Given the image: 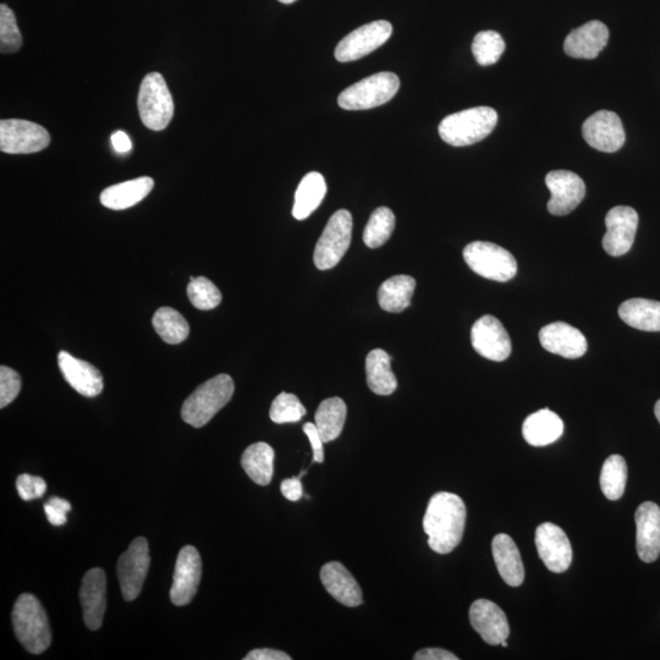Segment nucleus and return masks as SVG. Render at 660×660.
<instances>
[{"instance_id":"nucleus-1","label":"nucleus","mask_w":660,"mask_h":660,"mask_svg":"<svg viewBox=\"0 0 660 660\" xmlns=\"http://www.w3.org/2000/svg\"><path fill=\"white\" fill-rule=\"evenodd\" d=\"M466 516V505L459 495L449 492L434 494L423 517L429 548L443 555L453 552L464 536Z\"/></svg>"},{"instance_id":"nucleus-2","label":"nucleus","mask_w":660,"mask_h":660,"mask_svg":"<svg viewBox=\"0 0 660 660\" xmlns=\"http://www.w3.org/2000/svg\"><path fill=\"white\" fill-rule=\"evenodd\" d=\"M13 627L16 637L27 651L41 654L52 642V631L42 604L30 593L21 594L14 604Z\"/></svg>"},{"instance_id":"nucleus-3","label":"nucleus","mask_w":660,"mask_h":660,"mask_svg":"<svg viewBox=\"0 0 660 660\" xmlns=\"http://www.w3.org/2000/svg\"><path fill=\"white\" fill-rule=\"evenodd\" d=\"M498 124L493 108L476 107L448 115L439 124V135L450 146L465 147L486 139Z\"/></svg>"},{"instance_id":"nucleus-4","label":"nucleus","mask_w":660,"mask_h":660,"mask_svg":"<svg viewBox=\"0 0 660 660\" xmlns=\"http://www.w3.org/2000/svg\"><path fill=\"white\" fill-rule=\"evenodd\" d=\"M234 389L233 379L228 374L208 379L185 400L181 417L192 427L206 426L233 398Z\"/></svg>"},{"instance_id":"nucleus-5","label":"nucleus","mask_w":660,"mask_h":660,"mask_svg":"<svg viewBox=\"0 0 660 660\" xmlns=\"http://www.w3.org/2000/svg\"><path fill=\"white\" fill-rule=\"evenodd\" d=\"M399 88V77L384 71L346 88L340 93L338 103L345 110L372 109L392 101Z\"/></svg>"},{"instance_id":"nucleus-6","label":"nucleus","mask_w":660,"mask_h":660,"mask_svg":"<svg viewBox=\"0 0 660 660\" xmlns=\"http://www.w3.org/2000/svg\"><path fill=\"white\" fill-rule=\"evenodd\" d=\"M464 260L473 272L494 282H509L517 273L515 257L493 242H471L465 247Z\"/></svg>"},{"instance_id":"nucleus-7","label":"nucleus","mask_w":660,"mask_h":660,"mask_svg":"<svg viewBox=\"0 0 660 660\" xmlns=\"http://www.w3.org/2000/svg\"><path fill=\"white\" fill-rule=\"evenodd\" d=\"M139 112L143 125L162 131L174 117V102L167 82L159 73L147 74L139 93Z\"/></svg>"},{"instance_id":"nucleus-8","label":"nucleus","mask_w":660,"mask_h":660,"mask_svg":"<svg viewBox=\"0 0 660 660\" xmlns=\"http://www.w3.org/2000/svg\"><path fill=\"white\" fill-rule=\"evenodd\" d=\"M351 235V213L346 209H340L328 220L313 253V262L319 271H328L337 266L349 250Z\"/></svg>"},{"instance_id":"nucleus-9","label":"nucleus","mask_w":660,"mask_h":660,"mask_svg":"<svg viewBox=\"0 0 660 660\" xmlns=\"http://www.w3.org/2000/svg\"><path fill=\"white\" fill-rule=\"evenodd\" d=\"M150 565L147 539L136 538L118 561V579L125 601H135L140 596Z\"/></svg>"},{"instance_id":"nucleus-10","label":"nucleus","mask_w":660,"mask_h":660,"mask_svg":"<svg viewBox=\"0 0 660 660\" xmlns=\"http://www.w3.org/2000/svg\"><path fill=\"white\" fill-rule=\"evenodd\" d=\"M393 26L385 20L370 22L349 33L335 48V59L340 63H350L382 47L392 36Z\"/></svg>"},{"instance_id":"nucleus-11","label":"nucleus","mask_w":660,"mask_h":660,"mask_svg":"<svg viewBox=\"0 0 660 660\" xmlns=\"http://www.w3.org/2000/svg\"><path fill=\"white\" fill-rule=\"evenodd\" d=\"M49 143L51 136L41 125L20 119L0 121V150L4 153H37L47 148Z\"/></svg>"},{"instance_id":"nucleus-12","label":"nucleus","mask_w":660,"mask_h":660,"mask_svg":"<svg viewBox=\"0 0 660 660\" xmlns=\"http://www.w3.org/2000/svg\"><path fill=\"white\" fill-rule=\"evenodd\" d=\"M550 191L548 211L553 216H566L579 207L586 196V185L579 175L569 170H553L546 176Z\"/></svg>"},{"instance_id":"nucleus-13","label":"nucleus","mask_w":660,"mask_h":660,"mask_svg":"<svg viewBox=\"0 0 660 660\" xmlns=\"http://www.w3.org/2000/svg\"><path fill=\"white\" fill-rule=\"evenodd\" d=\"M582 136L594 150L605 153L619 151L626 140L619 115L609 110H599L591 115L583 123Z\"/></svg>"},{"instance_id":"nucleus-14","label":"nucleus","mask_w":660,"mask_h":660,"mask_svg":"<svg viewBox=\"0 0 660 660\" xmlns=\"http://www.w3.org/2000/svg\"><path fill=\"white\" fill-rule=\"evenodd\" d=\"M473 349L484 359L503 362L511 354V340L502 322L493 316H483L471 329Z\"/></svg>"},{"instance_id":"nucleus-15","label":"nucleus","mask_w":660,"mask_h":660,"mask_svg":"<svg viewBox=\"0 0 660 660\" xmlns=\"http://www.w3.org/2000/svg\"><path fill=\"white\" fill-rule=\"evenodd\" d=\"M202 576V560L198 550L186 546L180 550L176 559L174 579L170 588V601L176 607H184L192 602L200 586Z\"/></svg>"},{"instance_id":"nucleus-16","label":"nucleus","mask_w":660,"mask_h":660,"mask_svg":"<svg viewBox=\"0 0 660 660\" xmlns=\"http://www.w3.org/2000/svg\"><path fill=\"white\" fill-rule=\"evenodd\" d=\"M605 227H607V233L603 238V249L610 256H624L634 245L638 214L631 207H614L605 217Z\"/></svg>"},{"instance_id":"nucleus-17","label":"nucleus","mask_w":660,"mask_h":660,"mask_svg":"<svg viewBox=\"0 0 660 660\" xmlns=\"http://www.w3.org/2000/svg\"><path fill=\"white\" fill-rule=\"evenodd\" d=\"M536 547L546 568L561 574L570 568L572 548L566 533L557 525L542 524L536 530Z\"/></svg>"},{"instance_id":"nucleus-18","label":"nucleus","mask_w":660,"mask_h":660,"mask_svg":"<svg viewBox=\"0 0 660 660\" xmlns=\"http://www.w3.org/2000/svg\"><path fill=\"white\" fill-rule=\"evenodd\" d=\"M470 621L473 629L491 646H498L508 640L510 627L508 618L497 604L488 599H477L470 608Z\"/></svg>"},{"instance_id":"nucleus-19","label":"nucleus","mask_w":660,"mask_h":660,"mask_svg":"<svg viewBox=\"0 0 660 660\" xmlns=\"http://www.w3.org/2000/svg\"><path fill=\"white\" fill-rule=\"evenodd\" d=\"M84 620L88 629L96 631L103 624L107 607V577L99 568L86 572L80 590Z\"/></svg>"},{"instance_id":"nucleus-20","label":"nucleus","mask_w":660,"mask_h":660,"mask_svg":"<svg viewBox=\"0 0 660 660\" xmlns=\"http://www.w3.org/2000/svg\"><path fill=\"white\" fill-rule=\"evenodd\" d=\"M636 548L638 557L645 563H654L660 555V508L646 502L638 506L635 514Z\"/></svg>"},{"instance_id":"nucleus-21","label":"nucleus","mask_w":660,"mask_h":660,"mask_svg":"<svg viewBox=\"0 0 660 660\" xmlns=\"http://www.w3.org/2000/svg\"><path fill=\"white\" fill-rule=\"evenodd\" d=\"M539 341L544 349L565 359H579L587 352V340L579 329L565 322H555L543 327Z\"/></svg>"},{"instance_id":"nucleus-22","label":"nucleus","mask_w":660,"mask_h":660,"mask_svg":"<svg viewBox=\"0 0 660 660\" xmlns=\"http://www.w3.org/2000/svg\"><path fill=\"white\" fill-rule=\"evenodd\" d=\"M58 365L65 381L77 393L86 396V398H95V396L102 393L104 387L103 376L90 362L76 359L69 352L60 351Z\"/></svg>"},{"instance_id":"nucleus-23","label":"nucleus","mask_w":660,"mask_h":660,"mask_svg":"<svg viewBox=\"0 0 660 660\" xmlns=\"http://www.w3.org/2000/svg\"><path fill=\"white\" fill-rule=\"evenodd\" d=\"M608 41V27L594 20L569 33L564 42V51L571 58L594 59L607 46Z\"/></svg>"},{"instance_id":"nucleus-24","label":"nucleus","mask_w":660,"mask_h":660,"mask_svg":"<svg viewBox=\"0 0 660 660\" xmlns=\"http://www.w3.org/2000/svg\"><path fill=\"white\" fill-rule=\"evenodd\" d=\"M321 581L330 596L345 607L355 608L362 604V590L359 583L338 561L323 565Z\"/></svg>"},{"instance_id":"nucleus-25","label":"nucleus","mask_w":660,"mask_h":660,"mask_svg":"<svg viewBox=\"0 0 660 660\" xmlns=\"http://www.w3.org/2000/svg\"><path fill=\"white\" fill-rule=\"evenodd\" d=\"M492 553L498 571L506 585L519 587L525 580V568L514 539L504 533L493 538Z\"/></svg>"},{"instance_id":"nucleus-26","label":"nucleus","mask_w":660,"mask_h":660,"mask_svg":"<svg viewBox=\"0 0 660 660\" xmlns=\"http://www.w3.org/2000/svg\"><path fill=\"white\" fill-rule=\"evenodd\" d=\"M564 422L553 411L543 409L528 416L522 426V434L532 447H546L563 436Z\"/></svg>"},{"instance_id":"nucleus-27","label":"nucleus","mask_w":660,"mask_h":660,"mask_svg":"<svg viewBox=\"0 0 660 660\" xmlns=\"http://www.w3.org/2000/svg\"><path fill=\"white\" fill-rule=\"evenodd\" d=\"M154 181L148 176L125 181L108 187L101 194V203L113 211H124L136 206L153 190Z\"/></svg>"},{"instance_id":"nucleus-28","label":"nucleus","mask_w":660,"mask_h":660,"mask_svg":"<svg viewBox=\"0 0 660 660\" xmlns=\"http://www.w3.org/2000/svg\"><path fill=\"white\" fill-rule=\"evenodd\" d=\"M621 321L643 332H660V302L630 299L619 307Z\"/></svg>"},{"instance_id":"nucleus-29","label":"nucleus","mask_w":660,"mask_h":660,"mask_svg":"<svg viewBox=\"0 0 660 660\" xmlns=\"http://www.w3.org/2000/svg\"><path fill=\"white\" fill-rule=\"evenodd\" d=\"M392 357L382 349H374L367 355V384L374 394L387 396L398 388V379L392 371Z\"/></svg>"},{"instance_id":"nucleus-30","label":"nucleus","mask_w":660,"mask_h":660,"mask_svg":"<svg viewBox=\"0 0 660 660\" xmlns=\"http://www.w3.org/2000/svg\"><path fill=\"white\" fill-rule=\"evenodd\" d=\"M416 280L410 275L400 274L385 280L378 290L379 306L384 311L400 313L411 305Z\"/></svg>"},{"instance_id":"nucleus-31","label":"nucleus","mask_w":660,"mask_h":660,"mask_svg":"<svg viewBox=\"0 0 660 660\" xmlns=\"http://www.w3.org/2000/svg\"><path fill=\"white\" fill-rule=\"evenodd\" d=\"M327 195V183L323 175L317 172L308 173L301 180L295 194L293 216L297 220H305L321 206Z\"/></svg>"},{"instance_id":"nucleus-32","label":"nucleus","mask_w":660,"mask_h":660,"mask_svg":"<svg viewBox=\"0 0 660 660\" xmlns=\"http://www.w3.org/2000/svg\"><path fill=\"white\" fill-rule=\"evenodd\" d=\"M274 450L267 443L250 445L242 454L241 466L258 486H268L273 478Z\"/></svg>"},{"instance_id":"nucleus-33","label":"nucleus","mask_w":660,"mask_h":660,"mask_svg":"<svg viewBox=\"0 0 660 660\" xmlns=\"http://www.w3.org/2000/svg\"><path fill=\"white\" fill-rule=\"evenodd\" d=\"M348 415V409L343 399L329 398L318 406L315 423L324 443L333 442L339 438Z\"/></svg>"},{"instance_id":"nucleus-34","label":"nucleus","mask_w":660,"mask_h":660,"mask_svg":"<svg viewBox=\"0 0 660 660\" xmlns=\"http://www.w3.org/2000/svg\"><path fill=\"white\" fill-rule=\"evenodd\" d=\"M153 327L159 337L168 344L183 343L189 337L190 327L181 313L174 308L163 307L154 313Z\"/></svg>"},{"instance_id":"nucleus-35","label":"nucleus","mask_w":660,"mask_h":660,"mask_svg":"<svg viewBox=\"0 0 660 660\" xmlns=\"http://www.w3.org/2000/svg\"><path fill=\"white\" fill-rule=\"evenodd\" d=\"M627 481V465L623 456L612 455L605 460L601 472V488L605 498L619 500L623 497Z\"/></svg>"},{"instance_id":"nucleus-36","label":"nucleus","mask_w":660,"mask_h":660,"mask_svg":"<svg viewBox=\"0 0 660 660\" xmlns=\"http://www.w3.org/2000/svg\"><path fill=\"white\" fill-rule=\"evenodd\" d=\"M395 229V216L392 209L379 207L371 214L363 230V242L370 249H378L390 239Z\"/></svg>"},{"instance_id":"nucleus-37","label":"nucleus","mask_w":660,"mask_h":660,"mask_svg":"<svg viewBox=\"0 0 660 660\" xmlns=\"http://www.w3.org/2000/svg\"><path fill=\"white\" fill-rule=\"evenodd\" d=\"M505 51L504 38L495 31L478 32L472 42V53L476 62L482 66L498 62Z\"/></svg>"},{"instance_id":"nucleus-38","label":"nucleus","mask_w":660,"mask_h":660,"mask_svg":"<svg viewBox=\"0 0 660 660\" xmlns=\"http://www.w3.org/2000/svg\"><path fill=\"white\" fill-rule=\"evenodd\" d=\"M187 296H189L191 304L201 311L213 310L222 302L220 290L205 277L190 278Z\"/></svg>"},{"instance_id":"nucleus-39","label":"nucleus","mask_w":660,"mask_h":660,"mask_svg":"<svg viewBox=\"0 0 660 660\" xmlns=\"http://www.w3.org/2000/svg\"><path fill=\"white\" fill-rule=\"evenodd\" d=\"M306 415L305 406L301 404L296 395L282 393L274 399L269 411V417L274 423H295L299 422Z\"/></svg>"},{"instance_id":"nucleus-40","label":"nucleus","mask_w":660,"mask_h":660,"mask_svg":"<svg viewBox=\"0 0 660 660\" xmlns=\"http://www.w3.org/2000/svg\"><path fill=\"white\" fill-rule=\"evenodd\" d=\"M22 46V36L14 11L8 5H0V52L10 54L18 52Z\"/></svg>"},{"instance_id":"nucleus-41","label":"nucleus","mask_w":660,"mask_h":660,"mask_svg":"<svg viewBox=\"0 0 660 660\" xmlns=\"http://www.w3.org/2000/svg\"><path fill=\"white\" fill-rule=\"evenodd\" d=\"M21 390V378L18 372L9 367H0V407L4 409L16 399Z\"/></svg>"},{"instance_id":"nucleus-42","label":"nucleus","mask_w":660,"mask_h":660,"mask_svg":"<svg viewBox=\"0 0 660 660\" xmlns=\"http://www.w3.org/2000/svg\"><path fill=\"white\" fill-rule=\"evenodd\" d=\"M16 488L22 500H29L42 498L47 491V483L41 477L27 475H20L16 480Z\"/></svg>"},{"instance_id":"nucleus-43","label":"nucleus","mask_w":660,"mask_h":660,"mask_svg":"<svg viewBox=\"0 0 660 660\" xmlns=\"http://www.w3.org/2000/svg\"><path fill=\"white\" fill-rule=\"evenodd\" d=\"M71 510V504L68 500L53 497L44 504V511H46L49 524L53 526H63L68 521L66 514Z\"/></svg>"},{"instance_id":"nucleus-44","label":"nucleus","mask_w":660,"mask_h":660,"mask_svg":"<svg viewBox=\"0 0 660 660\" xmlns=\"http://www.w3.org/2000/svg\"><path fill=\"white\" fill-rule=\"evenodd\" d=\"M304 432L311 443V447L313 450V461L322 464L324 460V451H323L324 442L321 437V434H319L316 423H311V422L305 423Z\"/></svg>"},{"instance_id":"nucleus-45","label":"nucleus","mask_w":660,"mask_h":660,"mask_svg":"<svg viewBox=\"0 0 660 660\" xmlns=\"http://www.w3.org/2000/svg\"><path fill=\"white\" fill-rule=\"evenodd\" d=\"M280 491L284 497L290 502H297L302 497V483L301 477L288 478V480L283 481L282 486H280Z\"/></svg>"},{"instance_id":"nucleus-46","label":"nucleus","mask_w":660,"mask_h":660,"mask_svg":"<svg viewBox=\"0 0 660 660\" xmlns=\"http://www.w3.org/2000/svg\"><path fill=\"white\" fill-rule=\"evenodd\" d=\"M245 660H291L289 654H286L282 651H277V649L271 648H261L253 649L247 656Z\"/></svg>"},{"instance_id":"nucleus-47","label":"nucleus","mask_w":660,"mask_h":660,"mask_svg":"<svg viewBox=\"0 0 660 660\" xmlns=\"http://www.w3.org/2000/svg\"><path fill=\"white\" fill-rule=\"evenodd\" d=\"M415 660H459L458 656L455 654L445 651L442 648H425L418 651L415 656Z\"/></svg>"},{"instance_id":"nucleus-48","label":"nucleus","mask_w":660,"mask_h":660,"mask_svg":"<svg viewBox=\"0 0 660 660\" xmlns=\"http://www.w3.org/2000/svg\"><path fill=\"white\" fill-rule=\"evenodd\" d=\"M112 145L119 154L129 153L132 150L130 137L124 131H117L112 135Z\"/></svg>"},{"instance_id":"nucleus-49","label":"nucleus","mask_w":660,"mask_h":660,"mask_svg":"<svg viewBox=\"0 0 660 660\" xmlns=\"http://www.w3.org/2000/svg\"><path fill=\"white\" fill-rule=\"evenodd\" d=\"M654 414H656V417L658 418V421L660 423V400H658L656 407H654Z\"/></svg>"},{"instance_id":"nucleus-50","label":"nucleus","mask_w":660,"mask_h":660,"mask_svg":"<svg viewBox=\"0 0 660 660\" xmlns=\"http://www.w3.org/2000/svg\"><path fill=\"white\" fill-rule=\"evenodd\" d=\"M279 2L283 4H293L296 0H279Z\"/></svg>"},{"instance_id":"nucleus-51","label":"nucleus","mask_w":660,"mask_h":660,"mask_svg":"<svg viewBox=\"0 0 660 660\" xmlns=\"http://www.w3.org/2000/svg\"><path fill=\"white\" fill-rule=\"evenodd\" d=\"M500 645H502L503 647H508V642L503 641L502 643H500Z\"/></svg>"}]
</instances>
